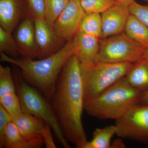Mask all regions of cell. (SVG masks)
Returning a JSON list of instances; mask_svg holds the SVG:
<instances>
[{"label": "cell", "mask_w": 148, "mask_h": 148, "mask_svg": "<svg viewBox=\"0 0 148 148\" xmlns=\"http://www.w3.org/2000/svg\"><path fill=\"white\" fill-rule=\"evenodd\" d=\"M12 121L24 138L34 144L37 148L42 147L44 145L42 132L46 123L42 119L22 112L12 117Z\"/></svg>", "instance_id": "obj_11"}, {"label": "cell", "mask_w": 148, "mask_h": 148, "mask_svg": "<svg viewBox=\"0 0 148 148\" xmlns=\"http://www.w3.org/2000/svg\"><path fill=\"white\" fill-rule=\"evenodd\" d=\"M124 33L131 39L148 48V28L136 16L130 15Z\"/></svg>", "instance_id": "obj_16"}, {"label": "cell", "mask_w": 148, "mask_h": 148, "mask_svg": "<svg viewBox=\"0 0 148 148\" xmlns=\"http://www.w3.org/2000/svg\"><path fill=\"white\" fill-rule=\"evenodd\" d=\"M130 15L129 6L117 3L101 14L102 31L101 38L124 32Z\"/></svg>", "instance_id": "obj_9"}, {"label": "cell", "mask_w": 148, "mask_h": 148, "mask_svg": "<svg viewBox=\"0 0 148 148\" xmlns=\"http://www.w3.org/2000/svg\"><path fill=\"white\" fill-rule=\"evenodd\" d=\"M146 1H148V0H146Z\"/></svg>", "instance_id": "obj_33"}, {"label": "cell", "mask_w": 148, "mask_h": 148, "mask_svg": "<svg viewBox=\"0 0 148 148\" xmlns=\"http://www.w3.org/2000/svg\"><path fill=\"white\" fill-rule=\"evenodd\" d=\"M146 49L123 32L101 40L96 61L134 64L145 57Z\"/></svg>", "instance_id": "obj_6"}, {"label": "cell", "mask_w": 148, "mask_h": 148, "mask_svg": "<svg viewBox=\"0 0 148 148\" xmlns=\"http://www.w3.org/2000/svg\"><path fill=\"white\" fill-rule=\"evenodd\" d=\"M34 18L45 19V0H27Z\"/></svg>", "instance_id": "obj_27"}, {"label": "cell", "mask_w": 148, "mask_h": 148, "mask_svg": "<svg viewBox=\"0 0 148 148\" xmlns=\"http://www.w3.org/2000/svg\"><path fill=\"white\" fill-rule=\"evenodd\" d=\"M34 18L35 38L43 58L57 52L63 41L56 35L53 26L44 19Z\"/></svg>", "instance_id": "obj_12"}, {"label": "cell", "mask_w": 148, "mask_h": 148, "mask_svg": "<svg viewBox=\"0 0 148 148\" xmlns=\"http://www.w3.org/2000/svg\"><path fill=\"white\" fill-rule=\"evenodd\" d=\"M13 75L22 112L40 118L49 124L61 145L65 148H71L63 135L50 102L39 90L29 84L21 73L14 71Z\"/></svg>", "instance_id": "obj_4"}, {"label": "cell", "mask_w": 148, "mask_h": 148, "mask_svg": "<svg viewBox=\"0 0 148 148\" xmlns=\"http://www.w3.org/2000/svg\"><path fill=\"white\" fill-rule=\"evenodd\" d=\"M116 132V125L96 128L93 132L92 140L87 142L84 148H111V140Z\"/></svg>", "instance_id": "obj_18"}, {"label": "cell", "mask_w": 148, "mask_h": 148, "mask_svg": "<svg viewBox=\"0 0 148 148\" xmlns=\"http://www.w3.org/2000/svg\"><path fill=\"white\" fill-rule=\"evenodd\" d=\"M125 78L130 84L142 92L148 90V59L144 57L133 64Z\"/></svg>", "instance_id": "obj_15"}, {"label": "cell", "mask_w": 148, "mask_h": 148, "mask_svg": "<svg viewBox=\"0 0 148 148\" xmlns=\"http://www.w3.org/2000/svg\"><path fill=\"white\" fill-rule=\"evenodd\" d=\"M70 0H45V19L53 26Z\"/></svg>", "instance_id": "obj_21"}, {"label": "cell", "mask_w": 148, "mask_h": 148, "mask_svg": "<svg viewBox=\"0 0 148 148\" xmlns=\"http://www.w3.org/2000/svg\"><path fill=\"white\" fill-rule=\"evenodd\" d=\"M115 125L120 138L148 144V105L133 106L116 121Z\"/></svg>", "instance_id": "obj_7"}, {"label": "cell", "mask_w": 148, "mask_h": 148, "mask_svg": "<svg viewBox=\"0 0 148 148\" xmlns=\"http://www.w3.org/2000/svg\"><path fill=\"white\" fill-rule=\"evenodd\" d=\"M0 105L10 114L12 117L22 112L18 94L6 95L0 98Z\"/></svg>", "instance_id": "obj_24"}, {"label": "cell", "mask_w": 148, "mask_h": 148, "mask_svg": "<svg viewBox=\"0 0 148 148\" xmlns=\"http://www.w3.org/2000/svg\"><path fill=\"white\" fill-rule=\"evenodd\" d=\"M117 3L125 5L130 6L133 3L135 2V0H114Z\"/></svg>", "instance_id": "obj_31"}, {"label": "cell", "mask_w": 148, "mask_h": 148, "mask_svg": "<svg viewBox=\"0 0 148 148\" xmlns=\"http://www.w3.org/2000/svg\"><path fill=\"white\" fill-rule=\"evenodd\" d=\"M51 128L49 124L46 123L42 132L44 145L46 148H56V145L51 131Z\"/></svg>", "instance_id": "obj_28"}, {"label": "cell", "mask_w": 148, "mask_h": 148, "mask_svg": "<svg viewBox=\"0 0 148 148\" xmlns=\"http://www.w3.org/2000/svg\"><path fill=\"white\" fill-rule=\"evenodd\" d=\"M86 13L102 14L116 3L114 0H80Z\"/></svg>", "instance_id": "obj_23"}, {"label": "cell", "mask_w": 148, "mask_h": 148, "mask_svg": "<svg viewBox=\"0 0 148 148\" xmlns=\"http://www.w3.org/2000/svg\"><path fill=\"white\" fill-rule=\"evenodd\" d=\"M12 121V116L0 105V148H5L4 136L8 125Z\"/></svg>", "instance_id": "obj_26"}, {"label": "cell", "mask_w": 148, "mask_h": 148, "mask_svg": "<svg viewBox=\"0 0 148 148\" xmlns=\"http://www.w3.org/2000/svg\"><path fill=\"white\" fill-rule=\"evenodd\" d=\"M140 104L148 105V90L142 92L140 98Z\"/></svg>", "instance_id": "obj_30"}, {"label": "cell", "mask_w": 148, "mask_h": 148, "mask_svg": "<svg viewBox=\"0 0 148 148\" xmlns=\"http://www.w3.org/2000/svg\"><path fill=\"white\" fill-rule=\"evenodd\" d=\"M142 94L129 84L125 77L86 105L84 110L98 119L116 121L132 107L140 104Z\"/></svg>", "instance_id": "obj_3"}, {"label": "cell", "mask_w": 148, "mask_h": 148, "mask_svg": "<svg viewBox=\"0 0 148 148\" xmlns=\"http://www.w3.org/2000/svg\"><path fill=\"white\" fill-rule=\"evenodd\" d=\"M130 14L134 15L148 28V5L140 4L136 2L129 6Z\"/></svg>", "instance_id": "obj_25"}, {"label": "cell", "mask_w": 148, "mask_h": 148, "mask_svg": "<svg viewBox=\"0 0 148 148\" xmlns=\"http://www.w3.org/2000/svg\"><path fill=\"white\" fill-rule=\"evenodd\" d=\"M133 64L96 61L88 69H81L85 106L125 77Z\"/></svg>", "instance_id": "obj_5"}, {"label": "cell", "mask_w": 148, "mask_h": 148, "mask_svg": "<svg viewBox=\"0 0 148 148\" xmlns=\"http://www.w3.org/2000/svg\"><path fill=\"white\" fill-rule=\"evenodd\" d=\"M4 144L5 148H37L34 144L24 138L12 121L6 128Z\"/></svg>", "instance_id": "obj_17"}, {"label": "cell", "mask_w": 148, "mask_h": 148, "mask_svg": "<svg viewBox=\"0 0 148 148\" xmlns=\"http://www.w3.org/2000/svg\"><path fill=\"white\" fill-rule=\"evenodd\" d=\"M21 15L19 0H0V25L12 34Z\"/></svg>", "instance_id": "obj_14"}, {"label": "cell", "mask_w": 148, "mask_h": 148, "mask_svg": "<svg viewBox=\"0 0 148 148\" xmlns=\"http://www.w3.org/2000/svg\"><path fill=\"white\" fill-rule=\"evenodd\" d=\"M75 53V43L73 38L68 41L57 52L40 60L14 58L1 52V61L19 68L24 80L50 101L64 66Z\"/></svg>", "instance_id": "obj_2"}, {"label": "cell", "mask_w": 148, "mask_h": 148, "mask_svg": "<svg viewBox=\"0 0 148 148\" xmlns=\"http://www.w3.org/2000/svg\"><path fill=\"white\" fill-rule=\"evenodd\" d=\"M12 34L0 27V51L10 57L17 58L20 55L19 48Z\"/></svg>", "instance_id": "obj_22"}, {"label": "cell", "mask_w": 148, "mask_h": 148, "mask_svg": "<svg viewBox=\"0 0 148 148\" xmlns=\"http://www.w3.org/2000/svg\"><path fill=\"white\" fill-rule=\"evenodd\" d=\"M66 140L78 148L88 142L82 122L85 106L82 75L75 54L64 66L50 101Z\"/></svg>", "instance_id": "obj_1"}, {"label": "cell", "mask_w": 148, "mask_h": 148, "mask_svg": "<svg viewBox=\"0 0 148 148\" xmlns=\"http://www.w3.org/2000/svg\"><path fill=\"white\" fill-rule=\"evenodd\" d=\"M145 57L148 59V48L146 49Z\"/></svg>", "instance_id": "obj_32"}, {"label": "cell", "mask_w": 148, "mask_h": 148, "mask_svg": "<svg viewBox=\"0 0 148 148\" xmlns=\"http://www.w3.org/2000/svg\"><path fill=\"white\" fill-rule=\"evenodd\" d=\"M17 94L13 73L8 66L0 65V98Z\"/></svg>", "instance_id": "obj_20"}, {"label": "cell", "mask_w": 148, "mask_h": 148, "mask_svg": "<svg viewBox=\"0 0 148 148\" xmlns=\"http://www.w3.org/2000/svg\"><path fill=\"white\" fill-rule=\"evenodd\" d=\"M15 40L22 58H43L36 42L34 18H27L22 21L16 30Z\"/></svg>", "instance_id": "obj_10"}, {"label": "cell", "mask_w": 148, "mask_h": 148, "mask_svg": "<svg viewBox=\"0 0 148 148\" xmlns=\"http://www.w3.org/2000/svg\"><path fill=\"white\" fill-rule=\"evenodd\" d=\"M102 31L101 14L86 13L81 22L79 32L101 38Z\"/></svg>", "instance_id": "obj_19"}, {"label": "cell", "mask_w": 148, "mask_h": 148, "mask_svg": "<svg viewBox=\"0 0 148 148\" xmlns=\"http://www.w3.org/2000/svg\"><path fill=\"white\" fill-rule=\"evenodd\" d=\"M77 58L81 69H88L97 60L100 38L79 32L74 38Z\"/></svg>", "instance_id": "obj_13"}, {"label": "cell", "mask_w": 148, "mask_h": 148, "mask_svg": "<svg viewBox=\"0 0 148 148\" xmlns=\"http://www.w3.org/2000/svg\"><path fill=\"white\" fill-rule=\"evenodd\" d=\"M125 146L121 139H116L111 143V148H125Z\"/></svg>", "instance_id": "obj_29"}, {"label": "cell", "mask_w": 148, "mask_h": 148, "mask_svg": "<svg viewBox=\"0 0 148 148\" xmlns=\"http://www.w3.org/2000/svg\"><path fill=\"white\" fill-rule=\"evenodd\" d=\"M85 14L80 0H70L53 24L56 35L62 41L73 38L79 31L81 22Z\"/></svg>", "instance_id": "obj_8"}]
</instances>
